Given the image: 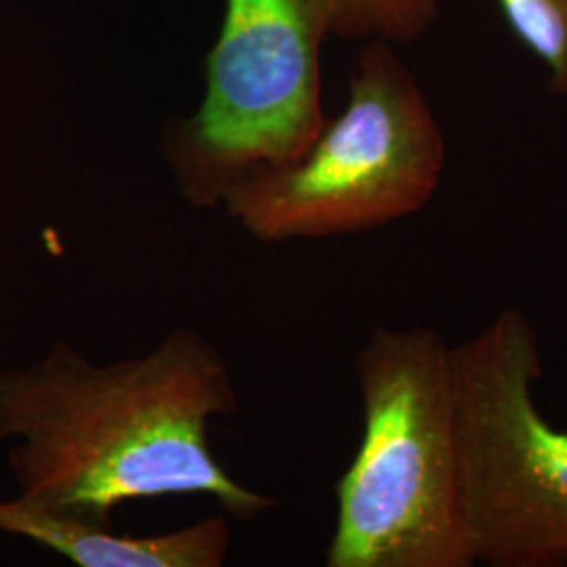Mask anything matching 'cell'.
Listing matches in <instances>:
<instances>
[{"mask_svg":"<svg viewBox=\"0 0 567 567\" xmlns=\"http://www.w3.org/2000/svg\"><path fill=\"white\" fill-rule=\"evenodd\" d=\"M364 429L337 482L328 567H471L452 347L377 326L355 358Z\"/></svg>","mask_w":567,"mask_h":567,"instance_id":"3","label":"cell"},{"mask_svg":"<svg viewBox=\"0 0 567 567\" xmlns=\"http://www.w3.org/2000/svg\"><path fill=\"white\" fill-rule=\"evenodd\" d=\"M437 0H225L204 60L200 107L164 126L161 150L192 208H217L248 173L297 161L320 135L328 39L412 42Z\"/></svg>","mask_w":567,"mask_h":567,"instance_id":"2","label":"cell"},{"mask_svg":"<svg viewBox=\"0 0 567 567\" xmlns=\"http://www.w3.org/2000/svg\"><path fill=\"white\" fill-rule=\"evenodd\" d=\"M446 140L391 42L370 41L349 102L292 163L236 183L221 206L264 244L360 234L419 213L437 192Z\"/></svg>","mask_w":567,"mask_h":567,"instance_id":"4","label":"cell"},{"mask_svg":"<svg viewBox=\"0 0 567 567\" xmlns=\"http://www.w3.org/2000/svg\"><path fill=\"white\" fill-rule=\"evenodd\" d=\"M515 37L547 65L550 93L567 100V0H498Z\"/></svg>","mask_w":567,"mask_h":567,"instance_id":"7","label":"cell"},{"mask_svg":"<svg viewBox=\"0 0 567 567\" xmlns=\"http://www.w3.org/2000/svg\"><path fill=\"white\" fill-rule=\"evenodd\" d=\"M236 410L229 365L194 328L116 364H93L58 341L37 362L0 370L16 498L93 526H112L124 503L164 496H208L238 522L278 507L210 450V421Z\"/></svg>","mask_w":567,"mask_h":567,"instance_id":"1","label":"cell"},{"mask_svg":"<svg viewBox=\"0 0 567 567\" xmlns=\"http://www.w3.org/2000/svg\"><path fill=\"white\" fill-rule=\"evenodd\" d=\"M0 532L30 538L81 567H219L231 548L227 515L156 536H128L30 507L20 498L0 501Z\"/></svg>","mask_w":567,"mask_h":567,"instance_id":"6","label":"cell"},{"mask_svg":"<svg viewBox=\"0 0 567 567\" xmlns=\"http://www.w3.org/2000/svg\"><path fill=\"white\" fill-rule=\"evenodd\" d=\"M452 362L475 561L567 567V431L534 402L543 374L534 324L503 309L452 347Z\"/></svg>","mask_w":567,"mask_h":567,"instance_id":"5","label":"cell"}]
</instances>
